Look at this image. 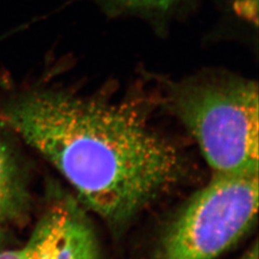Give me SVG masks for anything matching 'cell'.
Wrapping results in <instances>:
<instances>
[{"instance_id": "obj_1", "label": "cell", "mask_w": 259, "mask_h": 259, "mask_svg": "<svg viewBox=\"0 0 259 259\" xmlns=\"http://www.w3.org/2000/svg\"><path fill=\"white\" fill-rule=\"evenodd\" d=\"M0 124L49 161L81 204L121 229L183 181L186 163L130 103L42 85L0 94Z\"/></svg>"}, {"instance_id": "obj_2", "label": "cell", "mask_w": 259, "mask_h": 259, "mask_svg": "<svg viewBox=\"0 0 259 259\" xmlns=\"http://www.w3.org/2000/svg\"><path fill=\"white\" fill-rule=\"evenodd\" d=\"M172 110L197 142L212 175L258 174V87L230 80L184 84Z\"/></svg>"}, {"instance_id": "obj_3", "label": "cell", "mask_w": 259, "mask_h": 259, "mask_svg": "<svg viewBox=\"0 0 259 259\" xmlns=\"http://www.w3.org/2000/svg\"><path fill=\"white\" fill-rule=\"evenodd\" d=\"M258 209V174L212 175L169 224L152 259H215L249 232Z\"/></svg>"}, {"instance_id": "obj_4", "label": "cell", "mask_w": 259, "mask_h": 259, "mask_svg": "<svg viewBox=\"0 0 259 259\" xmlns=\"http://www.w3.org/2000/svg\"><path fill=\"white\" fill-rule=\"evenodd\" d=\"M0 259H100L93 227L68 195L53 197L27 243L0 251Z\"/></svg>"}, {"instance_id": "obj_5", "label": "cell", "mask_w": 259, "mask_h": 259, "mask_svg": "<svg viewBox=\"0 0 259 259\" xmlns=\"http://www.w3.org/2000/svg\"><path fill=\"white\" fill-rule=\"evenodd\" d=\"M5 133L0 131V225L22 219L28 194Z\"/></svg>"}, {"instance_id": "obj_6", "label": "cell", "mask_w": 259, "mask_h": 259, "mask_svg": "<svg viewBox=\"0 0 259 259\" xmlns=\"http://www.w3.org/2000/svg\"><path fill=\"white\" fill-rule=\"evenodd\" d=\"M235 13L245 20L253 23L258 22V0H232Z\"/></svg>"}, {"instance_id": "obj_7", "label": "cell", "mask_w": 259, "mask_h": 259, "mask_svg": "<svg viewBox=\"0 0 259 259\" xmlns=\"http://www.w3.org/2000/svg\"><path fill=\"white\" fill-rule=\"evenodd\" d=\"M121 2L134 7L141 8H155V9H166L177 0H120Z\"/></svg>"}, {"instance_id": "obj_8", "label": "cell", "mask_w": 259, "mask_h": 259, "mask_svg": "<svg viewBox=\"0 0 259 259\" xmlns=\"http://www.w3.org/2000/svg\"><path fill=\"white\" fill-rule=\"evenodd\" d=\"M239 259H258V245L254 243L252 247H250Z\"/></svg>"}, {"instance_id": "obj_9", "label": "cell", "mask_w": 259, "mask_h": 259, "mask_svg": "<svg viewBox=\"0 0 259 259\" xmlns=\"http://www.w3.org/2000/svg\"><path fill=\"white\" fill-rule=\"evenodd\" d=\"M3 242H4V233H3V230H2V226L0 225V250H2Z\"/></svg>"}, {"instance_id": "obj_10", "label": "cell", "mask_w": 259, "mask_h": 259, "mask_svg": "<svg viewBox=\"0 0 259 259\" xmlns=\"http://www.w3.org/2000/svg\"><path fill=\"white\" fill-rule=\"evenodd\" d=\"M8 35H9V34H2V35H0V41H2L3 39H5L6 37H8Z\"/></svg>"}]
</instances>
